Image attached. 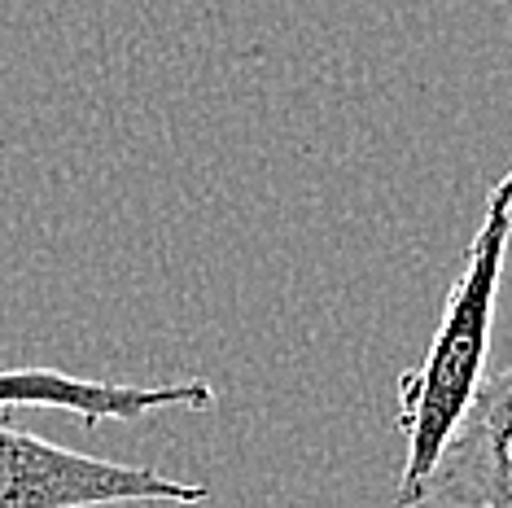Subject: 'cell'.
Returning <instances> with one entry per match:
<instances>
[{
  "instance_id": "cell-1",
  "label": "cell",
  "mask_w": 512,
  "mask_h": 508,
  "mask_svg": "<svg viewBox=\"0 0 512 508\" xmlns=\"http://www.w3.org/2000/svg\"><path fill=\"white\" fill-rule=\"evenodd\" d=\"M508 241H512V202L491 193L482 224H477L469 250H464L456 281H451L447 298H442L434 338H429L421 364L399 377L394 425L407 438L399 487H394V504L399 508L429 504L442 452L456 438L464 412L473 408L477 390L486 381Z\"/></svg>"
},
{
  "instance_id": "cell-2",
  "label": "cell",
  "mask_w": 512,
  "mask_h": 508,
  "mask_svg": "<svg viewBox=\"0 0 512 508\" xmlns=\"http://www.w3.org/2000/svg\"><path fill=\"white\" fill-rule=\"evenodd\" d=\"M211 487L167 478L154 465L88 456L0 421V508H110V504H202Z\"/></svg>"
},
{
  "instance_id": "cell-3",
  "label": "cell",
  "mask_w": 512,
  "mask_h": 508,
  "mask_svg": "<svg viewBox=\"0 0 512 508\" xmlns=\"http://www.w3.org/2000/svg\"><path fill=\"white\" fill-rule=\"evenodd\" d=\"M219 403L215 386L202 377L162 381V386H127V381H92L71 377L62 368H5L0 373V412L9 408H44L66 412L79 425L101 421H141L154 412H211Z\"/></svg>"
},
{
  "instance_id": "cell-4",
  "label": "cell",
  "mask_w": 512,
  "mask_h": 508,
  "mask_svg": "<svg viewBox=\"0 0 512 508\" xmlns=\"http://www.w3.org/2000/svg\"><path fill=\"white\" fill-rule=\"evenodd\" d=\"M429 500L451 508H512V364L486 373L447 443Z\"/></svg>"
},
{
  "instance_id": "cell-5",
  "label": "cell",
  "mask_w": 512,
  "mask_h": 508,
  "mask_svg": "<svg viewBox=\"0 0 512 508\" xmlns=\"http://www.w3.org/2000/svg\"><path fill=\"white\" fill-rule=\"evenodd\" d=\"M491 193H499V198H504V202H512V171H508V176H504V180H499V184H495V189H491Z\"/></svg>"
}]
</instances>
